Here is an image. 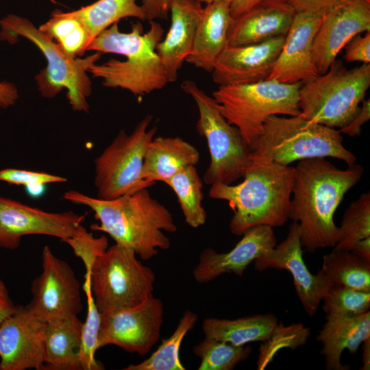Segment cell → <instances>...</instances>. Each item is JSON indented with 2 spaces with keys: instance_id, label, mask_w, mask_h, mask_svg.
<instances>
[{
  "instance_id": "obj_9",
  "label": "cell",
  "mask_w": 370,
  "mask_h": 370,
  "mask_svg": "<svg viewBox=\"0 0 370 370\" xmlns=\"http://www.w3.org/2000/svg\"><path fill=\"white\" fill-rule=\"evenodd\" d=\"M95 302L101 314L136 306L153 294L156 275L135 251L115 243L92 265L89 275Z\"/></svg>"
},
{
  "instance_id": "obj_44",
  "label": "cell",
  "mask_w": 370,
  "mask_h": 370,
  "mask_svg": "<svg viewBox=\"0 0 370 370\" xmlns=\"http://www.w3.org/2000/svg\"><path fill=\"white\" fill-rule=\"evenodd\" d=\"M18 98L16 86L9 82H0V108H8L13 106Z\"/></svg>"
},
{
  "instance_id": "obj_5",
  "label": "cell",
  "mask_w": 370,
  "mask_h": 370,
  "mask_svg": "<svg viewBox=\"0 0 370 370\" xmlns=\"http://www.w3.org/2000/svg\"><path fill=\"white\" fill-rule=\"evenodd\" d=\"M341 132L301 115H273L265 121L258 138L249 145V160L288 166L295 161L331 157L348 166L356 164L354 154L343 144Z\"/></svg>"
},
{
  "instance_id": "obj_50",
  "label": "cell",
  "mask_w": 370,
  "mask_h": 370,
  "mask_svg": "<svg viewBox=\"0 0 370 370\" xmlns=\"http://www.w3.org/2000/svg\"><path fill=\"white\" fill-rule=\"evenodd\" d=\"M51 1H52L53 3H55V1L54 0H50Z\"/></svg>"
},
{
  "instance_id": "obj_23",
  "label": "cell",
  "mask_w": 370,
  "mask_h": 370,
  "mask_svg": "<svg viewBox=\"0 0 370 370\" xmlns=\"http://www.w3.org/2000/svg\"><path fill=\"white\" fill-rule=\"evenodd\" d=\"M232 21L227 1H216L203 7L193 49L185 61L211 73L218 58L228 46V33Z\"/></svg>"
},
{
  "instance_id": "obj_39",
  "label": "cell",
  "mask_w": 370,
  "mask_h": 370,
  "mask_svg": "<svg viewBox=\"0 0 370 370\" xmlns=\"http://www.w3.org/2000/svg\"><path fill=\"white\" fill-rule=\"evenodd\" d=\"M0 181L18 186H32L50 183H62L67 179L59 175L44 172H37L17 169H5L0 170Z\"/></svg>"
},
{
  "instance_id": "obj_22",
  "label": "cell",
  "mask_w": 370,
  "mask_h": 370,
  "mask_svg": "<svg viewBox=\"0 0 370 370\" xmlns=\"http://www.w3.org/2000/svg\"><path fill=\"white\" fill-rule=\"evenodd\" d=\"M295 14L293 8L282 0H263L233 19L228 45H249L286 36Z\"/></svg>"
},
{
  "instance_id": "obj_34",
  "label": "cell",
  "mask_w": 370,
  "mask_h": 370,
  "mask_svg": "<svg viewBox=\"0 0 370 370\" xmlns=\"http://www.w3.org/2000/svg\"><path fill=\"white\" fill-rule=\"evenodd\" d=\"M251 347L238 346L206 337L195 345L193 352L201 360L198 370H232L248 358Z\"/></svg>"
},
{
  "instance_id": "obj_11",
  "label": "cell",
  "mask_w": 370,
  "mask_h": 370,
  "mask_svg": "<svg viewBox=\"0 0 370 370\" xmlns=\"http://www.w3.org/2000/svg\"><path fill=\"white\" fill-rule=\"evenodd\" d=\"M152 119L146 116L130 134L121 130L95 159L97 198L113 199L153 186L141 178L147 147L157 132L156 127L149 129Z\"/></svg>"
},
{
  "instance_id": "obj_45",
  "label": "cell",
  "mask_w": 370,
  "mask_h": 370,
  "mask_svg": "<svg viewBox=\"0 0 370 370\" xmlns=\"http://www.w3.org/2000/svg\"><path fill=\"white\" fill-rule=\"evenodd\" d=\"M200 3H210L216 1L223 0H197ZM230 3V10L233 19L237 18L263 0H225Z\"/></svg>"
},
{
  "instance_id": "obj_26",
  "label": "cell",
  "mask_w": 370,
  "mask_h": 370,
  "mask_svg": "<svg viewBox=\"0 0 370 370\" xmlns=\"http://www.w3.org/2000/svg\"><path fill=\"white\" fill-rule=\"evenodd\" d=\"M82 325L77 316L47 322L44 369L82 370L80 362Z\"/></svg>"
},
{
  "instance_id": "obj_12",
  "label": "cell",
  "mask_w": 370,
  "mask_h": 370,
  "mask_svg": "<svg viewBox=\"0 0 370 370\" xmlns=\"http://www.w3.org/2000/svg\"><path fill=\"white\" fill-rule=\"evenodd\" d=\"M163 315V303L153 294L133 308L101 314L99 349L113 345L129 353L147 354L160 338Z\"/></svg>"
},
{
  "instance_id": "obj_21",
  "label": "cell",
  "mask_w": 370,
  "mask_h": 370,
  "mask_svg": "<svg viewBox=\"0 0 370 370\" xmlns=\"http://www.w3.org/2000/svg\"><path fill=\"white\" fill-rule=\"evenodd\" d=\"M202 9L197 0L171 1V27L156 49L169 83L177 80L179 70L192 51Z\"/></svg>"
},
{
  "instance_id": "obj_43",
  "label": "cell",
  "mask_w": 370,
  "mask_h": 370,
  "mask_svg": "<svg viewBox=\"0 0 370 370\" xmlns=\"http://www.w3.org/2000/svg\"><path fill=\"white\" fill-rule=\"evenodd\" d=\"M172 0H141V6L147 21L166 20L170 13Z\"/></svg>"
},
{
  "instance_id": "obj_14",
  "label": "cell",
  "mask_w": 370,
  "mask_h": 370,
  "mask_svg": "<svg viewBox=\"0 0 370 370\" xmlns=\"http://www.w3.org/2000/svg\"><path fill=\"white\" fill-rule=\"evenodd\" d=\"M86 215L73 211L49 212L0 197V247L15 249L23 236L42 234L65 241Z\"/></svg>"
},
{
  "instance_id": "obj_47",
  "label": "cell",
  "mask_w": 370,
  "mask_h": 370,
  "mask_svg": "<svg viewBox=\"0 0 370 370\" xmlns=\"http://www.w3.org/2000/svg\"><path fill=\"white\" fill-rule=\"evenodd\" d=\"M352 251L370 263V237L358 242Z\"/></svg>"
},
{
  "instance_id": "obj_7",
  "label": "cell",
  "mask_w": 370,
  "mask_h": 370,
  "mask_svg": "<svg viewBox=\"0 0 370 370\" xmlns=\"http://www.w3.org/2000/svg\"><path fill=\"white\" fill-rule=\"evenodd\" d=\"M370 86V64L348 69L335 60L323 74L301 82L300 115L312 122L342 128L355 116Z\"/></svg>"
},
{
  "instance_id": "obj_19",
  "label": "cell",
  "mask_w": 370,
  "mask_h": 370,
  "mask_svg": "<svg viewBox=\"0 0 370 370\" xmlns=\"http://www.w3.org/2000/svg\"><path fill=\"white\" fill-rule=\"evenodd\" d=\"M242 236L228 252L219 253L210 247L204 249L193 271L194 280L204 284L225 273L241 276L252 262L277 245L273 227L268 225L251 227Z\"/></svg>"
},
{
  "instance_id": "obj_46",
  "label": "cell",
  "mask_w": 370,
  "mask_h": 370,
  "mask_svg": "<svg viewBox=\"0 0 370 370\" xmlns=\"http://www.w3.org/2000/svg\"><path fill=\"white\" fill-rule=\"evenodd\" d=\"M16 306L5 283L0 279V325L14 311Z\"/></svg>"
},
{
  "instance_id": "obj_13",
  "label": "cell",
  "mask_w": 370,
  "mask_h": 370,
  "mask_svg": "<svg viewBox=\"0 0 370 370\" xmlns=\"http://www.w3.org/2000/svg\"><path fill=\"white\" fill-rule=\"evenodd\" d=\"M42 269L32 283V299L27 304L30 310L46 322L77 316L83 309L80 284L71 266L45 245Z\"/></svg>"
},
{
  "instance_id": "obj_40",
  "label": "cell",
  "mask_w": 370,
  "mask_h": 370,
  "mask_svg": "<svg viewBox=\"0 0 370 370\" xmlns=\"http://www.w3.org/2000/svg\"><path fill=\"white\" fill-rule=\"evenodd\" d=\"M344 58L348 62L370 64V31L356 35L345 46Z\"/></svg>"
},
{
  "instance_id": "obj_1",
  "label": "cell",
  "mask_w": 370,
  "mask_h": 370,
  "mask_svg": "<svg viewBox=\"0 0 370 370\" xmlns=\"http://www.w3.org/2000/svg\"><path fill=\"white\" fill-rule=\"evenodd\" d=\"M363 171L358 164L338 169L323 157L298 162L288 218L299 223L301 245L308 252L334 247L338 233L334 214Z\"/></svg>"
},
{
  "instance_id": "obj_8",
  "label": "cell",
  "mask_w": 370,
  "mask_h": 370,
  "mask_svg": "<svg viewBox=\"0 0 370 370\" xmlns=\"http://www.w3.org/2000/svg\"><path fill=\"white\" fill-rule=\"evenodd\" d=\"M301 82L275 80L219 86L212 97L221 114L251 144L261 134L267 119L273 115L300 114L299 90Z\"/></svg>"
},
{
  "instance_id": "obj_33",
  "label": "cell",
  "mask_w": 370,
  "mask_h": 370,
  "mask_svg": "<svg viewBox=\"0 0 370 370\" xmlns=\"http://www.w3.org/2000/svg\"><path fill=\"white\" fill-rule=\"evenodd\" d=\"M370 237V193H364L345 211L333 249L353 251L356 245Z\"/></svg>"
},
{
  "instance_id": "obj_29",
  "label": "cell",
  "mask_w": 370,
  "mask_h": 370,
  "mask_svg": "<svg viewBox=\"0 0 370 370\" xmlns=\"http://www.w3.org/2000/svg\"><path fill=\"white\" fill-rule=\"evenodd\" d=\"M321 270L332 284L370 292V263L352 251L333 249L323 256Z\"/></svg>"
},
{
  "instance_id": "obj_30",
  "label": "cell",
  "mask_w": 370,
  "mask_h": 370,
  "mask_svg": "<svg viewBox=\"0 0 370 370\" xmlns=\"http://www.w3.org/2000/svg\"><path fill=\"white\" fill-rule=\"evenodd\" d=\"M175 193L186 223L197 228L206 221L203 184L195 166H188L164 182Z\"/></svg>"
},
{
  "instance_id": "obj_49",
  "label": "cell",
  "mask_w": 370,
  "mask_h": 370,
  "mask_svg": "<svg viewBox=\"0 0 370 370\" xmlns=\"http://www.w3.org/2000/svg\"><path fill=\"white\" fill-rule=\"evenodd\" d=\"M26 187H27V189L29 195L31 196H34V197L39 196L44 191L43 184L32 185V186H29Z\"/></svg>"
},
{
  "instance_id": "obj_25",
  "label": "cell",
  "mask_w": 370,
  "mask_h": 370,
  "mask_svg": "<svg viewBox=\"0 0 370 370\" xmlns=\"http://www.w3.org/2000/svg\"><path fill=\"white\" fill-rule=\"evenodd\" d=\"M199 153L195 147L179 136L153 138L149 144L141 171V178L152 184L164 182L177 172L195 166Z\"/></svg>"
},
{
  "instance_id": "obj_27",
  "label": "cell",
  "mask_w": 370,
  "mask_h": 370,
  "mask_svg": "<svg viewBox=\"0 0 370 370\" xmlns=\"http://www.w3.org/2000/svg\"><path fill=\"white\" fill-rule=\"evenodd\" d=\"M277 323V318L268 313L234 319L208 317L203 321L202 330L206 337L243 346L264 341Z\"/></svg>"
},
{
  "instance_id": "obj_18",
  "label": "cell",
  "mask_w": 370,
  "mask_h": 370,
  "mask_svg": "<svg viewBox=\"0 0 370 370\" xmlns=\"http://www.w3.org/2000/svg\"><path fill=\"white\" fill-rule=\"evenodd\" d=\"M286 36L244 46H227L218 58L212 73L219 86L250 84L269 78Z\"/></svg>"
},
{
  "instance_id": "obj_3",
  "label": "cell",
  "mask_w": 370,
  "mask_h": 370,
  "mask_svg": "<svg viewBox=\"0 0 370 370\" xmlns=\"http://www.w3.org/2000/svg\"><path fill=\"white\" fill-rule=\"evenodd\" d=\"M149 23L146 33L140 22L133 23L127 33L121 32L117 23L101 32L87 51L119 54L126 59L93 64L88 72L101 79L104 86L125 89L134 95L143 96L163 88L169 80L156 49L163 38L164 29L155 21Z\"/></svg>"
},
{
  "instance_id": "obj_20",
  "label": "cell",
  "mask_w": 370,
  "mask_h": 370,
  "mask_svg": "<svg viewBox=\"0 0 370 370\" xmlns=\"http://www.w3.org/2000/svg\"><path fill=\"white\" fill-rule=\"evenodd\" d=\"M321 18L310 14L295 13L267 79L295 84L319 74L313 59L312 45Z\"/></svg>"
},
{
  "instance_id": "obj_15",
  "label": "cell",
  "mask_w": 370,
  "mask_h": 370,
  "mask_svg": "<svg viewBox=\"0 0 370 370\" xmlns=\"http://www.w3.org/2000/svg\"><path fill=\"white\" fill-rule=\"evenodd\" d=\"M47 322L16 306L0 325V370L44 369Z\"/></svg>"
},
{
  "instance_id": "obj_41",
  "label": "cell",
  "mask_w": 370,
  "mask_h": 370,
  "mask_svg": "<svg viewBox=\"0 0 370 370\" xmlns=\"http://www.w3.org/2000/svg\"><path fill=\"white\" fill-rule=\"evenodd\" d=\"M289 5L295 13H306L323 16L343 0H282Z\"/></svg>"
},
{
  "instance_id": "obj_4",
  "label": "cell",
  "mask_w": 370,
  "mask_h": 370,
  "mask_svg": "<svg viewBox=\"0 0 370 370\" xmlns=\"http://www.w3.org/2000/svg\"><path fill=\"white\" fill-rule=\"evenodd\" d=\"M294 173L289 165L249 160L241 183H214L209 197L226 201L234 211L229 227L234 235L258 225L280 227L289 219Z\"/></svg>"
},
{
  "instance_id": "obj_10",
  "label": "cell",
  "mask_w": 370,
  "mask_h": 370,
  "mask_svg": "<svg viewBox=\"0 0 370 370\" xmlns=\"http://www.w3.org/2000/svg\"><path fill=\"white\" fill-rule=\"evenodd\" d=\"M180 86L197 106V130L206 138L209 149L210 162L204 175V182L208 185L217 182L232 184L243 177L249 162V145L238 128L221 114L214 98L195 82L184 80Z\"/></svg>"
},
{
  "instance_id": "obj_17",
  "label": "cell",
  "mask_w": 370,
  "mask_h": 370,
  "mask_svg": "<svg viewBox=\"0 0 370 370\" xmlns=\"http://www.w3.org/2000/svg\"><path fill=\"white\" fill-rule=\"evenodd\" d=\"M370 31V0H343L322 16L312 56L319 74L325 73L356 35Z\"/></svg>"
},
{
  "instance_id": "obj_28",
  "label": "cell",
  "mask_w": 370,
  "mask_h": 370,
  "mask_svg": "<svg viewBox=\"0 0 370 370\" xmlns=\"http://www.w3.org/2000/svg\"><path fill=\"white\" fill-rule=\"evenodd\" d=\"M85 27L91 42L113 24L125 18L145 21V14L136 0H97L69 12Z\"/></svg>"
},
{
  "instance_id": "obj_35",
  "label": "cell",
  "mask_w": 370,
  "mask_h": 370,
  "mask_svg": "<svg viewBox=\"0 0 370 370\" xmlns=\"http://www.w3.org/2000/svg\"><path fill=\"white\" fill-rule=\"evenodd\" d=\"M321 301L325 318L358 316L369 311L370 292L332 284Z\"/></svg>"
},
{
  "instance_id": "obj_42",
  "label": "cell",
  "mask_w": 370,
  "mask_h": 370,
  "mask_svg": "<svg viewBox=\"0 0 370 370\" xmlns=\"http://www.w3.org/2000/svg\"><path fill=\"white\" fill-rule=\"evenodd\" d=\"M362 106L353 119L345 127L338 130L341 134H345L349 136H359L361 133V127L364 123L370 119V100L369 99L362 101Z\"/></svg>"
},
{
  "instance_id": "obj_37",
  "label": "cell",
  "mask_w": 370,
  "mask_h": 370,
  "mask_svg": "<svg viewBox=\"0 0 370 370\" xmlns=\"http://www.w3.org/2000/svg\"><path fill=\"white\" fill-rule=\"evenodd\" d=\"M82 288L86 294L87 316L82 325L80 362L82 370L104 369L102 363L95 358L101 322L99 311L92 293L89 278H84Z\"/></svg>"
},
{
  "instance_id": "obj_16",
  "label": "cell",
  "mask_w": 370,
  "mask_h": 370,
  "mask_svg": "<svg viewBox=\"0 0 370 370\" xmlns=\"http://www.w3.org/2000/svg\"><path fill=\"white\" fill-rule=\"evenodd\" d=\"M301 248L299 223L293 221L286 238L258 258L254 268L258 271L270 268L289 271L297 295L306 314L312 317L332 284L321 269L314 275L310 272L304 261Z\"/></svg>"
},
{
  "instance_id": "obj_2",
  "label": "cell",
  "mask_w": 370,
  "mask_h": 370,
  "mask_svg": "<svg viewBox=\"0 0 370 370\" xmlns=\"http://www.w3.org/2000/svg\"><path fill=\"white\" fill-rule=\"evenodd\" d=\"M64 199L89 207L99 223L90 225L93 231L108 234L115 243L132 249L147 260L171 246L164 232L173 233L177 226L170 211L153 198L147 188L105 200L91 197L77 190H69Z\"/></svg>"
},
{
  "instance_id": "obj_38",
  "label": "cell",
  "mask_w": 370,
  "mask_h": 370,
  "mask_svg": "<svg viewBox=\"0 0 370 370\" xmlns=\"http://www.w3.org/2000/svg\"><path fill=\"white\" fill-rule=\"evenodd\" d=\"M64 242L71 246L75 255L83 262L86 270L84 276L89 275L96 260L108 248V241L106 236L95 237L81 224Z\"/></svg>"
},
{
  "instance_id": "obj_6",
  "label": "cell",
  "mask_w": 370,
  "mask_h": 370,
  "mask_svg": "<svg viewBox=\"0 0 370 370\" xmlns=\"http://www.w3.org/2000/svg\"><path fill=\"white\" fill-rule=\"evenodd\" d=\"M0 28L1 40L13 44L21 36L34 44L44 55L47 66L35 76L43 97L52 98L66 88L73 110L88 112V98L92 92V82L88 69L99 60L101 53L95 52L85 58L72 57L29 19L15 14L1 18Z\"/></svg>"
},
{
  "instance_id": "obj_24",
  "label": "cell",
  "mask_w": 370,
  "mask_h": 370,
  "mask_svg": "<svg viewBox=\"0 0 370 370\" xmlns=\"http://www.w3.org/2000/svg\"><path fill=\"white\" fill-rule=\"evenodd\" d=\"M316 337L322 345L321 354L328 370H347L341 362L343 352H358L362 343L370 338V312L354 317H326Z\"/></svg>"
},
{
  "instance_id": "obj_31",
  "label": "cell",
  "mask_w": 370,
  "mask_h": 370,
  "mask_svg": "<svg viewBox=\"0 0 370 370\" xmlns=\"http://www.w3.org/2000/svg\"><path fill=\"white\" fill-rule=\"evenodd\" d=\"M198 321L196 313L189 310L182 317L171 336L163 339L158 349L147 359L130 365L124 370H185L180 358L182 343L186 334Z\"/></svg>"
},
{
  "instance_id": "obj_36",
  "label": "cell",
  "mask_w": 370,
  "mask_h": 370,
  "mask_svg": "<svg viewBox=\"0 0 370 370\" xmlns=\"http://www.w3.org/2000/svg\"><path fill=\"white\" fill-rule=\"evenodd\" d=\"M310 334V329L301 323L284 325L282 322H278L269 336L260 347L257 369H264L281 349H295L305 345Z\"/></svg>"
},
{
  "instance_id": "obj_48",
  "label": "cell",
  "mask_w": 370,
  "mask_h": 370,
  "mask_svg": "<svg viewBox=\"0 0 370 370\" xmlns=\"http://www.w3.org/2000/svg\"><path fill=\"white\" fill-rule=\"evenodd\" d=\"M362 370L370 369V338L365 340L362 343Z\"/></svg>"
},
{
  "instance_id": "obj_32",
  "label": "cell",
  "mask_w": 370,
  "mask_h": 370,
  "mask_svg": "<svg viewBox=\"0 0 370 370\" xmlns=\"http://www.w3.org/2000/svg\"><path fill=\"white\" fill-rule=\"evenodd\" d=\"M38 29L72 57L83 55L90 44L84 25L69 12H53L51 18Z\"/></svg>"
}]
</instances>
